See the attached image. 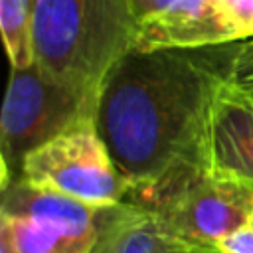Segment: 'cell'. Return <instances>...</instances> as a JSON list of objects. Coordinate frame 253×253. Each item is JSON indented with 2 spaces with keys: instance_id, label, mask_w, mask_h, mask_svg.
<instances>
[{
  "instance_id": "obj_2",
  "label": "cell",
  "mask_w": 253,
  "mask_h": 253,
  "mask_svg": "<svg viewBox=\"0 0 253 253\" xmlns=\"http://www.w3.org/2000/svg\"><path fill=\"white\" fill-rule=\"evenodd\" d=\"M136 30L128 0H34L36 65L79 89L99 91Z\"/></svg>"
},
{
  "instance_id": "obj_1",
  "label": "cell",
  "mask_w": 253,
  "mask_h": 253,
  "mask_svg": "<svg viewBox=\"0 0 253 253\" xmlns=\"http://www.w3.org/2000/svg\"><path fill=\"white\" fill-rule=\"evenodd\" d=\"M235 43L154 51L132 47L111 67L97 93L95 126L128 196L200 166L206 117L227 81Z\"/></svg>"
},
{
  "instance_id": "obj_4",
  "label": "cell",
  "mask_w": 253,
  "mask_h": 253,
  "mask_svg": "<svg viewBox=\"0 0 253 253\" xmlns=\"http://www.w3.org/2000/svg\"><path fill=\"white\" fill-rule=\"evenodd\" d=\"M97 93L61 83L36 63L28 69L12 67L0 117L2 188L20 176L32 150L95 117Z\"/></svg>"
},
{
  "instance_id": "obj_11",
  "label": "cell",
  "mask_w": 253,
  "mask_h": 253,
  "mask_svg": "<svg viewBox=\"0 0 253 253\" xmlns=\"http://www.w3.org/2000/svg\"><path fill=\"white\" fill-rule=\"evenodd\" d=\"M227 81L253 101V38L235 43Z\"/></svg>"
},
{
  "instance_id": "obj_12",
  "label": "cell",
  "mask_w": 253,
  "mask_h": 253,
  "mask_svg": "<svg viewBox=\"0 0 253 253\" xmlns=\"http://www.w3.org/2000/svg\"><path fill=\"white\" fill-rule=\"evenodd\" d=\"M217 253H253V227L245 225L217 245Z\"/></svg>"
},
{
  "instance_id": "obj_14",
  "label": "cell",
  "mask_w": 253,
  "mask_h": 253,
  "mask_svg": "<svg viewBox=\"0 0 253 253\" xmlns=\"http://www.w3.org/2000/svg\"><path fill=\"white\" fill-rule=\"evenodd\" d=\"M249 225H251V227H253V217H251V221H249Z\"/></svg>"
},
{
  "instance_id": "obj_3",
  "label": "cell",
  "mask_w": 253,
  "mask_h": 253,
  "mask_svg": "<svg viewBox=\"0 0 253 253\" xmlns=\"http://www.w3.org/2000/svg\"><path fill=\"white\" fill-rule=\"evenodd\" d=\"M125 202L150 210L162 231L188 253H217V245L253 217V188L202 166Z\"/></svg>"
},
{
  "instance_id": "obj_15",
  "label": "cell",
  "mask_w": 253,
  "mask_h": 253,
  "mask_svg": "<svg viewBox=\"0 0 253 253\" xmlns=\"http://www.w3.org/2000/svg\"><path fill=\"white\" fill-rule=\"evenodd\" d=\"M217 2H219V4H221V2H223V0H217Z\"/></svg>"
},
{
  "instance_id": "obj_9",
  "label": "cell",
  "mask_w": 253,
  "mask_h": 253,
  "mask_svg": "<svg viewBox=\"0 0 253 253\" xmlns=\"http://www.w3.org/2000/svg\"><path fill=\"white\" fill-rule=\"evenodd\" d=\"M89 253H188L158 225L150 210L119 202L97 208L95 241Z\"/></svg>"
},
{
  "instance_id": "obj_10",
  "label": "cell",
  "mask_w": 253,
  "mask_h": 253,
  "mask_svg": "<svg viewBox=\"0 0 253 253\" xmlns=\"http://www.w3.org/2000/svg\"><path fill=\"white\" fill-rule=\"evenodd\" d=\"M0 30L14 69H28L34 57V0H0Z\"/></svg>"
},
{
  "instance_id": "obj_13",
  "label": "cell",
  "mask_w": 253,
  "mask_h": 253,
  "mask_svg": "<svg viewBox=\"0 0 253 253\" xmlns=\"http://www.w3.org/2000/svg\"><path fill=\"white\" fill-rule=\"evenodd\" d=\"M128 4H130L132 14L136 16V20L142 22L146 18H152V16L164 12L168 6L174 4V0H128Z\"/></svg>"
},
{
  "instance_id": "obj_5",
  "label": "cell",
  "mask_w": 253,
  "mask_h": 253,
  "mask_svg": "<svg viewBox=\"0 0 253 253\" xmlns=\"http://www.w3.org/2000/svg\"><path fill=\"white\" fill-rule=\"evenodd\" d=\"M18 178L93 208L113 206L128 196V186L95 126V117L32 150Z\"/></svg>"
},
{
  "instance_id": "obj_8",
  "label": "cell",
  "mask_w": 253,
  "mask_h": 253,
  "mask_svg": "<svg viewBox=\"0 0 253 253\" xmlns=\"http://www.w3.org/2000/svg\"><path fill=\"white\" fill-rule=\"evenodd\" d=\"M243 42L217 0H174L164 12L138 22L134 47L198 49Z\"/></svg>"
},
{
  "instance_id": "obj_7",
  "label": "cell",
  "mask_w": 253,
  "mask_h": 253,
  "mask_svg": "<svg viewBox=\"0 0 253 253\" xmlns=\"http://www.w3.org/2000/svg\"><path fill=\"white\" fill-rule=\"evenodd\" d=\"M200 166L253 188V101L225 81L215 93L200 142Z\"/></svg>"
},
{
  "instance_id": "obj_6",
  "label": "cell",
  "mask_w": 253,
  "mask_h": 253,
  "mask_svg": "<svg viewBox=\"0 0 253 253\" xmlns=\"http://www.w3.org/2000/svg\"><path fill=\"white\" fill-rule=\"evenodd\" d=\"M97 208L14 178L2 188L0 223L18 253H89L95 241Z\"/></svg>"
}]
</instances>
